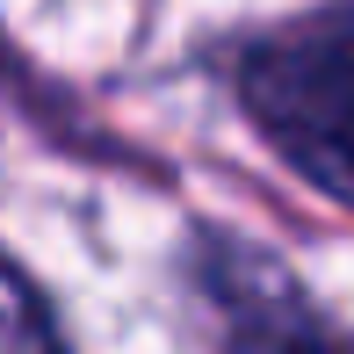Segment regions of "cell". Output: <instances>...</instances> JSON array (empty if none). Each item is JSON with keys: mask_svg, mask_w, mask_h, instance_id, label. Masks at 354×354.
Instances as JSON below:
<instances>
[{"mask_svg": "<svg viewBox=\"0 0 354 354\" xmlns=\"http://www.w3.org/2000/svg\"><path fill=\"white\" fill-rule=\"evenodd\" d=\"M239 102L289 174L354 210V8H318L253 37Z\"/></svg>", "mask_w": 354, "mask_h": 354, "instance_id": "1", "label": "cell"}, {"mask_svg": "<svg viewBox=\"0 0 354 354\" xmlns=\"http://www.w3.org/2000/svg\"><path fill=\"white\" fill-rule=\"evenodd\" d=\"M203 289L224 311V354H354L347 333L268 253L203 239Z\"/></svg>", "mask_w": 354, "mask_h": 354, "instance_id": "2", "label": "cell"}, {"mask_svg": "<svg viewBox=\"0 0 354 354\" xmlns=\"http://www.w3.org/2000/svg\"><path fill=\"white\" fill-rule=\"evenodd\" d=\"M0 354H80L66 340V326H58L51 297L15 261H0Z\"/></svg>", "mask_w": 354, "mask_h": 354, "instance_id": "3", "label": "cell"}]
</instances>
